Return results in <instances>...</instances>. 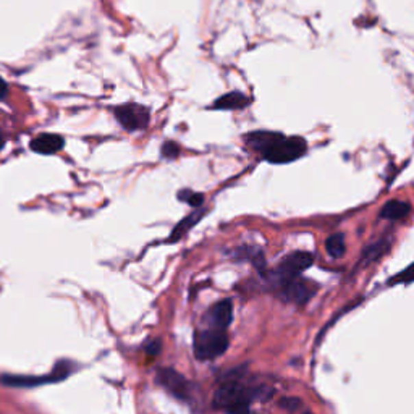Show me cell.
<instances>
[{"label":"cell","mask_w":414,"mask_h":414,"mask_svg":"<svg viewBox=\"0 0 414 414\" xmlns=\"http://www.w3.org/2000/svg\"><path fill=\"white\" fill-rule=\"evenodd\" d=\"M156 380L157 384L164 387L172 397L183 400V402H186V400L191 398V391H193L191 382L183 374H180V372L175 371V369H170V367L159 369V371H157Z\"/></svg>","instance_id":"ba28073f"},{"label":"cell","mask_w":414,"mask_h":414,"mask_svg":"<svg viewBox=\"0 0 414 414\" xmlns=\"http://www.w3.org/2000/svg\"><path fill=\"white\" fill-rule=\"evenodd\" d=\"M247 102H249V99H247L245 94L240 91H233V93L225 94V96H222V97H219L217 101L214 102L212 109L240 110V109H245V107L247 106Z\"/></svg>","instance_id":"4fadbf2b"},{"label":"cell","mask_w":414,"mask_h":414,"mask_svg":"<svg viewBox=\"0 0 414 414\" xmlns=\"http://www.w3.org/2000/svg\"><path fill=\"white\" fill-rule=\"evenodd\" d=\"M204 321L207 322V327H214V328H222V330H227L228 326H230L233 321V303L230 298L219 301L215 303L212 308L207 310Z\"/></svg>","instance_id":"9c48e42d"},{"label":"cell","mask_w":414,"mask_h":414,"mask_svg":"<svg viewBox=\"0 0 414 414\" xmlns=\"http://www.w3.org/2000/svg\"><path fill=\"white\" fill-rule=\"evenodd\" d=\"M280 136H282V133L259 130V132L247 133L245 136V143L247 147H251V149L258 152V154H263V152L267 149V147H271L272 144L276 143Z\"/></svg>","instance_id":"8fae6325"},{"label":"cell","mask_w":414,"mask_h":414,"mask_svg":"<svg viewBox=\"0 0 414 414\" xmlns=\"http://www.w3.org/2000/svg\"><path fill=\"white\" fill-rule=\"evenodd\" d=\"M319 287L314 282L306 280V278L296 277L293 280L283 283L278 287V295L287 303H295L303 306L317 293Z\"/></svg>","instance_id":"52a82bcc"},{"label":"cell","mask_w":414,"mask_h":414,"mask_svg":"<svg viewBox=\"0 0 414 414\" xmlns=\"http://www.w3.org/2000/svg\"><path fill=\"white\" fill-rule=\"evenodd\" d=\"M390 249V241L389 240H380L376 243H371V245H367L364 247L363 254H361V264L367 265L371 263H374L379 258H382L387 251Z\"/></svg>","instance_id":"5bb4252c"},{"label":"cell","mask_w":414,"mask_h":414,"mask_svg":"<svg viewBox=\"0 0 414 414\" xmlns=\"http://www.w3.org/2000/svg\"><path fill=\"white\" fill-rule=\"evenodd\" d=\"M7 94H8V84L0 78V101H3V99L7 97Z\"/></svg>","instance_id":"7402d4cb"},{"label":"cell","mask_w":414,"mask_h":414,"mask_svg":"<svg viewBox=\"0 0 414 414\" xmlns=\"http://www.w3.org/2000/svg\"><path fill=\"white\" fill-rule=\"evenodd\" d=\"M251 400V389H246L241 380H220L214 393V406L228 413H247Z\"/></svg>","instance_id":"6da1fadb"},{"label":"cell","mask_w":414,"mask_h":414,"mask_svg":"<svg viewBox=\"0 0 414 414\" xmlns=\"http://www.w3.org/2000/svg\"><path fill=\"white\" fill-rule=\"evenodd\" d=\"M314 263V256L308 253V251H295V253L285 256L280 260V264L277 265L276 271L272 272V282L276 283L278 288L283 283L293 280V278L300 277L301 272L310 267Z\"/></svg>","instance_id":"277c9868"},{"label":"cell","mask_w":414,"mask_h":414,"mask_svg":"<svg viewBox=\"0 0 414 414\" xmlns=\"http://www.w3.org/2000/svg\"><path fill=\"white\" fill-rule=\"evenodd\" d=\"M114 115L119 123L127 132H139L146 130L151 121V112L141 103H123L114 110Z\"/></svg>","instance_id":"5b68a950"},{"label":"cell","mask_w":414,"mask_h":414,"mask_svg":"<svg viewBox=\"0 0 414 414\" xmlns=\"http://www.w3.org/2000/svg\"><path fill=\"white\" fill-rule=\"evenodd\" d=\"M400 280H402V282H404V283H409V282H411V280H413V273H411V267H408V269H406V271H404V272H402V273H400V276H398V277H395V278H393V280H391V283H395V282H400Z\"/></svg>","instance_id":"44dd1931"},{"label":"cell","mask_w":414,"mask_h":414,"mask_svg":"<svg viewBox=\"0 0 414 414\" xmlns=\"http://www.w3.org/2000/svg\"><path fill=\"white\" fill-rule=\"evenodd\" d=\"M409 212H411V204H409V202L393 199V201H389L384 207H382L380 217L385 220H391V222H397V220L406 219Z\"/></svg>","instance_id":"7c38bea8"},{"label":"cell","mask_w":414,"mask_h":414,"mask_svg":"<svg viewBox=\"0 0 414 414\" xmlns=\"http://www.w3.org/2000/svg\"><path fill=\"white\" fill-rule=\"evenodd\" d=\"M64 146H65V139L62 138L60 134H53V133L39 134V136H36L29 144L31 149L42 156L56 154V152L64 149Z\"/></svg>","instance_id":"30bf717a"},{"label":"cell","mask_w":414,"mask_h":414,"mask_svg":"<svg viewBox=\"0 0 414 414\" xmlns=\"http://www.w3.org/2000/svg\"><path fill=\"white\" fill-rule=\"evenodd\" d=\"M204 215V209H199V207H196V210L193 214L188 215V217H184L182 222H180L177 227L173 228L172 232V236H170L169 241H177L180 240V238L186 235V232L190 230L191 227H195V225L199 222V219Z\"/></svg>","instance_id":"9a60e30c"},{"label":"cell","mask_w":414,"mask_h":414,"mask_svg":"<svg viewBox=\"0 0 414 414\" xmlns=\"http://www.w3.org/2000/svg\"><path fill=\"white\" fill-rule=\"evenodd\" d=\"M300 404H301L300 400H296V398H283L280 406L288 409V411H296V409L300 408Z\"/></svg>","instance_id":"ffe728a7"},{"label":"cell","mask_w":414,"mask_h":414,"mask_svg":"<svg viewBox=\"0 0 414 414\" xmlns=\"http://www.w3.org/2000/svg\"><path fill=\"white\" fill-rule=\"evenodd\" d=\"M160 348H162V341L159 339H156V340H151L149 343L144 346V351H146L147 356L154 358L160 353Z\"/></svg>","instance_id":"d6986e66"},{"label":"cell","mask_w":414,"mask_h":414,"mask_svg":"<svg viewBox=\"0 0 414 414\" xmlns=\"http://www.w3.org/2000/svg\"><path fill=\"white\" fill-rule=\"evenodd\" d=\"M230 340H228L227 330L214 327H206L197 330L193 340L195 356L199 361H212V359L222 356L227 351Z\"/></svg>","instance_id":"7a4b0ae2"},{"label":"cell","mask_w":414,"mask_h":414,"mask_svg":"<svg viewBox=\"0 0 414 414\" xmlns=\"http://www.w3.org/2000/svg\"><path fill=\"white\" fill-rule=\"evenodd\" d=\"M178 154H180V147L177 143L173 141L164 143V146H162V157H164V159H170V160L177 159Z\"/></svg>","instance_id":"ac0fdd59"},{"label":"cell","mask_w":414,"mask_h":414,"mask_svg":"<svg viewBox=\"0 0 414 414\" xmlns=\"http://www.w3.org/2000/svg\"><path fill=\"white\" fill-rule=\"evenodd\" d=\"M70 369L66 363H60L57 364L53 372L51 374L44 376V377H31V376H10L5 374L0 377V384L12 387V389H31V387L36 385H42V384H52V382H58L64 380L69 377Z\"/></svg>","instance_id":"8992f818"},{"label":"cell","mask_w":414,"mask_h":414,"mask_svg":"<svg viewBox=\"0 0 414 414\" xmlns=\"http://www.w3.org/2000/svg\"><path fill=\"white\" fill-rule=\"evenodd\" d=\"M178 201H183V202H186L188 206H191V207H201L202 206V202H204V196L201 195V193H195V191H191V190H182V191H178Z\"/></svg>","instance_id":"e0dca14e"},{"label":"cell","mask_w":414,"mask_h":414,"mask_svg":"<svg viewBox=\"0 0 414 414\" xmlns=\"http://www.w3.org/2000/svg\"><path fill=\"white\" fill-rule=\"evenodd\" d=\"M326 249L332 259H340L346 251V243L343 233H335L326 240Z\"/></svg>","instance_id":"2e32d148"},{"label":"cell","mask_w":414,"mask_h":414,"mask_svg":"<svg viewBox=\"0 0 414 414\" xmlns=\"http://www.w3.org/2000/svg\"><path fill=\"white\" fill-rule=\"evenodd\" d=\"M308 151V143L301 136H285L282 134L271 147H267L263 154V159L271 164H290L298 160Z\"/></svg>","instance_id":"3957f363"},{"label":"cell","mask_w":414,"mask_h":414,"mask_svg":"<svg viewBox=\"0 0 414 414\" xmlns=\"http://www.w3.org/2000/svg\"><path fill=\"white\" fill-rule=\"evenodd\" d=\"M3 146H5V138H3L2 132H0V151L3 149Z\"/></svg>","instance_id":"603a6c76"}]
</instances>
